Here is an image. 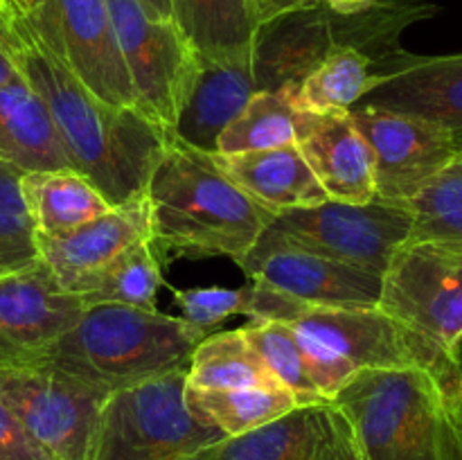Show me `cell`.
Returning a JSON list of instances; mask_svg holds the SVG:
<instances>
[{"instance_id":"obj_36","label":"cell","mask_w":462,"mask_h":460,"mask_svg":"<svg viewBox=\"0 0 462 460\" xmlns=\"http://www.w3.org/2000/svg\"><path fill=\"white\" fill-rule=\"evenodd\" d=\"M248 3H251L253 18H255L257 25H262V23L271 21L275 16H282V14L316 7L323 0H248Z\"/></svg>"},{"instance_id":"obj_35","label":"cell","mask_w":462,"mask_h":460,"mask_svg":"<svg viewBox=\"0 0 462 460\" xmlns=\"http://www.w3.org/2000/svg\"><path fill=\"white\" fill-rule=\"evenodd\" d=\"M0 460H57L0 401Z\"/></svg>"},{"instance_id":"obj_14","label":"cell","mask_w":462,"mask_h":460,"mask_svg":"<svg viewBox=\"0 0 462 460\" xmlns=\"http://www.w3.org/2000/svg\"><path fill=\"white\" fill-rule=\"evenodd\" d=\"M84 309L41 257L0 275V370L48 361Z\"/></svg>"},{"instance_id":"obj_7","label":"cell","mask_w":462,"mask_h":460,"mask_svg":"<svg viewBox=\"0 0 462 460\" xmlns=\"http://www.w3.org/2000/svg\"><path fill=\"white\" fill-rule=\"evenodd\" d=\"M188 368L113 391L99 418L93 460H180L224 437L189 410Z\"/></svg>"},{"instance_id":"obj_27","label":"cell","mask_w":462,"mask_h":460,"mask_svg":"<svg viewBox=\"0 0 462 460\" xmlns=\"http://www.w3.org/2000/svg\"><path fill=\"white\" fill-rule=\"evenodd\" d=\"M162 284V264L153 253L152 242L144 239L90 275L77 296L84 307L125 305L156 311V293Z\"/></svg>"},{"instance_id":"obj_4","label":"cell","mask_w":462,"mask_h":460,"mask_svg":"<svg viewBox=\"0 0 462 460\" xmlns=\"http://www.w3.org/2000/svg\"><path fill=\"white\" fill-rule=\"evenodd\" d=\"M436 14L424 0H374L364 12H332L323 3L282 14L257 25L251 45L255 93H289L338 48H356L374 61V72L400 57L402 30Z\"/></svg>"},{"instance_id":"obj_43","label":"cell","mask_w":462,"mask_h":460,"mask_svg":"<svg viewBox=\"0 0 462 460\" xmlns=\"http://www.w3.org/2000/svg\"><path fill=\"white\" fill-rule=\"evenodd\" d=\"M248 5H251V3H248Z\"/></svg>"},{"instance_id":"obj_12","label":"cell","mask_w":462,"mask_h":460,"mask_svg":"<svg viewBox=\"0 0 462 460\" xmlns=\"http://www.w3.org/2000/svg\"><path fill=\"white\" fill-rule=\"evenodd\" d=\"M235 264L251 282L266 284L305 305L377 307L382 296L383 278L307 251L280 233L273 221Z\"/></svg>"},{"instance_id":"obj_37","label":"cell","mask_w":462,"mask_h":460,"mask_svg":"<svg viewBox=\"0 0 462 460\" xmlns=\"http://www.w3.org/2000/svg\"><path fill=\"white\" fill-rule=\"evenodd\" d=\"M25 84L23 75L18 72V68L14 66L12 57L0 48V88H9V86Z\"/></svg>"},{"instance_id":"obj_29","label":"cell","mask_w":462,"mask_h":460,"mask_svg":"<svg viewBox=\"0 0 462 460\" xmlns=\"http://www.w3.org/2000/svg\"><path fill=\"white\" fill-rule=\"evenodd\" d=\"M296 140V108L284 93H255L217 140V153L284 147Z\"/></svg>"},{"instance_id":"obj_18","label":"cell","mask_w":462,"mask_h":460,"mask_svg":"<svg viewBox=\"0 0 462 460\" xmlns=\"http://www.w3.org/2000/svg\"><path fill=\"white\" fill-rule=\"evenodd\" d=\"M152 237V215L144 194L113 206L88 224L63 235H39V257L52 269L66 291H79L81 284L111 264L134 244Z\"/></svg>"},{"instance_id":"obj_24","label":"cell","mask_w":462,"mask_h":460,"mask_svg":"<svg viewBox=\"0 0 462 460\" xmlns=\"http://www.w3.org/2000/svg\"><path fill=\"white\" fill-rule=\"evenodd\" d=\"M23 194L39 235H63L111 210L104 194L72 167L23 174Z\"/></svg>"},{"instance_id":"obj_10","label":"cell","mask_w":462,"mask_h":460,"mask_svg":"<svg viewBox=\"0 0 462 460\" xmlns=\"http://www.w3.org/2000/svg\"><path fill=\"white\" fill-rule=\"evenodd\" d=\"M273 225L307 251L383 278L413 233L409 203L325 201L275 215Z\"/></svg>"},{"instance_id":"obj_38","label":"cell","mask_w":462,"mask_h":460,"mask_svg":"<svg viewBox=\"0 0 462 460\" xmlns=\"http://www.w3.org/2000/svg\"><path fill=\"white\" fill-rule=\"evenodd\" d=\"M373 3L374 0H323L325 7L332 9V12H337V14H343V16L364 12V9H368Z\"/></svg>"},{"instance_id":"obj_21","label":"cell","mask_w":462,"mask_h":460,"mask_svg":"<svg viewBox=\"0 0 462 460\" xmlns=\"http://www.w3.org/2000/svg\"><path fill=\"white\" fill-rule=\"evenodd\" d=\"M255 95L248 59L228 63L201 61L197 84L176 120L171 135L188 147L217 153L219 133Z\"/></svg>"},{"instance_id":"obj_19","label":"cell","mask_w":462,"mask_h":460,"mask_svg":"<svg viewBox=\"0 0 462 460\" xmlns=\"http://www.w3.org/2000/svg\"><path fill=\"white\" fill-rule=\"evenodd\" d=\"M300 156L329 201L370 203L374 198L373 152L352 122L350 111H296Z\"/></svg>"},{"instance_id":"obj_15","label":"cell","mask_w":462,"mask_h":460,"mask_svg":"<svg viewBox=\"0 0 462 460\" xmlns=\"http://www.w3.org/2000/svg\"><path fill=\"white\" fill-rule=\"evenodd\" d=\"M30 21L95 97L108 106L138 108L106 0H45L39 16Z\"/></svg>"},{"instance_id":"obj_22","label":"cell","mask_w":462,"mask_h":460,"mask_svg":"<svg viewBox=\"0 0 462 460\" xmlns=\"http://www.w3.org/2000/svg\"><path fill=\"white\" fill-rule=\"evenodd\" d=\"M180 34L206 63L251 57L257 23L248 0H171Z\"/></svg>"},{"instance_id":"obj_40","label":"cell","mask_w":462,"mask_h":460,"mask_svg":"<svg viewBox=\"0 0 462 460\" xmlns=\"http://www.w3.org/2000/svg\"><path fill=\"white\" fill-rule=\"evenodd\" d=\"M9 5L18 18H36L43 9L45 0H9Z\"/></svg>"},{"instance_id":"obj_20","label":"cell","mask_w":462,"mask_h":460,"mask_svg":"<svg viewBox=\"0 0 462 460\" xmlns=\"http://www.w3.org/2000/svg\"><path fill=\"white\" fill-rule=\"evenodd\" d=\"M212 161L244 194L273 215L328 201V194L311 174L296 144L230 156L212 153Z\"/></svg>"},{"instance_id":"obj_33","label":"cell","mask_w":462,"mask_h":460,"mask_svg":"<svg viewBox=\"0 0 462 460\" xmlns=\"http://www.w3.org/2000/svg\"><path fill=\"white\" fill-rule=\"evenodd\" d=\"M174 302L180 307L188 323L203 329H215L230 316H244L246 309V291L242 289H171Z\"/></svg>"},{"instance_id":"obj_30","label":"cell","mask_w":462,"mask_h":460,"mask_svg":"<svg viewBox=\"0 0 462 460\" xmlns=\"http://www.w3.org/2000/svg\"><path fill=\"white\" fill-rule=\"evenodd\" d=\"M409 206L413 212L409 242H433L462 251V152Z\"/></svg>"},{"instance_id":"obj_23","label":"cell","mask_w":462,"mask_h":460,"mask_svg":"<svg viewBox=\"0 0 462 460\" xmlns=\"http://www.w3.org/2000/svg\"><path fill=\"white\" fill-rule=\"evenodd\" d=\"M0 156L25 171L70 167L43 102L27 84L0 88Z\"/></svg>"},{"instance_id":"obj_28","label":"cell","mask_w":462,"mask_h":460,"mask_svg":"<svg viewBox=\"0 0 462 460\" xmlns=\"http://www.w3.org/2000/svg\"><path fill=\"white\" fill-rule=\"evenodd\" d=\"M278 379L271 374L242 329L208 334L189 356L188 388L228 391V388L271 386ZM282 386V383H280Z\"/></svg>"},{"instance_id":"obj_9","label":"cell","mask_w":462,"mask_h":460,"mask_svg":"<svg viewBox=\"0 0 462 460\" xmlns=\"http://www.w3.org/2000/svg\"><path fill=\"white\" fill-rule=\"evenodd\" d=\"M117 48L143 111L171 135L197 84L201 57L174 21H156L140 0H106Z\"/></svg>"},{"instance_id":"obj_13","label":"cell","mask_w":462,"mask_h":460,"mask_svg":"<svg viewBox=\"0 0 462 460\" xmlns=\"http://www.w3.org/2000/svg\"><path fill=\"white\" fill-rule=\"evenodd\" d=\"M350 117L373 152L374 198L411 203L462 152L451 131L406 113L355 106Z\"/></svg>"},{"instance_id":"obj_8","label":"cell","mask_w":462,"mask_h":460,"mask_svg":"<svg viewBox=\"0 0 462 460\" xmlns=\"http://www.w3.org/2000/svg\"><path fill=\"white\" fill-rule=\"evenodd\" d=\"M108 395L52 361L0 370V401L57 460H93Z\"/></svg>"},{"instance_id":"obj_25","label":"cell","mask_w":462,"mask_h":460,"mask_svg":"<svg viewBox=\"0 0 462 460\" xmlns=\"http://www.w3.org/2000/svg\"><path fill=\"white\" fill-rule=\"evenodd\" d=\"M374 61L356 48H338L307 72L287 95L302 113L350 111L374 88Z\"/></svg>"},{"instance_id":"obj_31","label":"cell","mask_w":462,"mask_h":460,"mask_svg":"<svg viewBox=\"0 0 462 460\" xmlns=\"http://www.w3.org/2000/svg\"><path fill=\"white\" fill-rule=\"evenodd\" d=\"M242 329L244 338L260 354L266 368L271 370L278 383L296 395L298 404H319L325 401L319 388L314 386L302 356L300 338L291 325L282 320H251Z\"/></svg>"},{"instance_id":"obj_16","label":"cell","mask_w":462,"mask_h":460,"mask_svg":"<svg viewBox=\"0 0 462 460\" xmlns=\"http://www.w3.org/2000/svg\"><path fill=\"white\" fill-rule=\"evenodd\" d=\"M180 460H364L356 431L334 400L296 406L239 436H224Z\"/></svg>"},{"instance_id":"obj_17","label":"cell","mask_w":462,"mask_h":460,"mask_svg":"<svg viewBox=\"0 0 462 460\" xmlns=\"http://www.w3.org/2000/svg\"><path fill=\"white\" fill-rule=\"evenodd\" d=\"M356 106L422 117L462 140V54L404 52L377 72L374 88Z\"/></svg>"},{"instance_id":"obj_26","label":"cell","mask_w":462,"mask_h":460,"mask_svg":"<svg viewBox=\"0 0 462 460\" xmlns=\"http://www.w3.org/2000/svg\"><path fill=\"white\" fill-rule=\"evenodd\" d=\"M185 397L189 410L206 424L219 428L224 436H239L260 428L300 406L296 395L280 383L228 391L185 388Z\"/></svg>"},{"instance_id":"obj_32","label":"cell","mask_w":462,"mask_h":460,"mask_svg":"<svg viewBox=\"0 0 462 460\" xmlns=\"http://www.w3.org/2000/svg\"><path fill=\"white\" fill-rule=\"evenodd\" d=\"M23 167L0 156V269L7 271L39 260L36 225L23 194Z\"/></svg>"},{"instance_id":"obj_5","label":"cell","mask_w":462,"mask_h":460,"mask_svg":"<svg viewBox=\"0 0 462 460\" xmlns=\"http://www.w3.org/2000/svg\"><path fill=\"white\" fill-rule=\"evenodd\" d=\"M208 334L210 329L158 309L95 305L86 307L48 361L113 392L188 368L189 356Z\"/></svg>"},{"instance_id":"obj_41","label":"cell","mask_w":462,"mask_h":460,"mask_svg":"<svg viewBox=\"0 0 462 460\" xmlns=\"http://www.w3.org/2000/svg\"><path fill=\"white\" fill-rule=\"evenodd\" d=\"M14 18H18V16L12 12V5H9V0H0V21H14Z\"/></svg>"},{"instance_id":"obj_11","label":"cell","mask_w":462,"mask_h":460,"mask_svg":"<svg viewBox=\"0 0 462 460\" xmlns=\"http://www.w3.org/2000/svg\"><path fill=\"white\" fill-rule=\"evenodd\" d=\"M377 307L458 359L462 343V251L409 242L395 253Z\"/></svg>"},{"instance_id":"obj_39","label":"cell","mask_w":462,"mask_h":460,"mask_svg":"<svg viewBox=\"0 0 462 460\" xmlns=\"http://www.w3.org/2000/svg\"><path fill=\"white\" fill-rule=\"evenodd\" d=\"M147 14L156 21H174L171 14V0H140Z\"/></svg>"},{"instance_id":"obj_34","label":"cell","mask_w":462,"mask_h":460,"mask_svg":"<svg viewBox=\"0 0 462 460\" xmlns=\"http://www.w3.org/2000/svg\"><path fill=\"white\" fill-rule=\"evenodd\" d=\"M300 338L302 356H305L307 370H310V377L314 382V386L319 388V392L323 395V400H334L347 383L355 379V374L359 370L341 356L338 352H334L332 347L323 345L316 338L307 336V334L296 332Z\"/></svg>"},{"instance_id":"obj_3","label":"cell","mask_w":462,"mask_h":460,"mask_svg":"<svg viewBox=\"0 0 462 460\" xmlns=\"http://www.w3.org/2000/svg\"><path fill=\"white\" fill-rule=\"evenodd\" d=\"M334 401L364 460H462V382L427 370H359Z\"/></svg>"},{"instance_id":"obj_1","label":"cell","mask_w":462,"mask_h":460,"mask_svg":"<svg viewBox=\"0 0 462 460\" xmlns=\"http://www.w3.org/2000/svg\"><path fill=\"white\" fill-rule=\"evenodd\" d=\"M0 48L43 102L72 170L111 206L144 194L171 135L138 108H116L95 97L30 18L0 23Z\"/></svg>"},{"instance_id":"obj_2","label":"cell","mask_w":462,"mask_h":460,"mask_svg":"<svg viewBox=\"0 0 462 460\" xmlns=\"http://www.w3.org/2000/svg\"><path fill=\"white\" fill-rule=\"evenodd\" d=\"M153 253L165 266L176 257H242L275 219L244 194L212 161L171 135L144 188Z\"/></svg>"},{"instance_id":"obj_6","label":"cell","mask_w":462,"mask_h":460,"mask_svg":"<svg viewBox=\"0 0 462 460\" xmlns=\"http://www.w3.org/2000/svg\"><path fill=\"white\" fill-rule=\"evenodd\" d=\"M244 291V316L282 320L346 356L356 370H427L449 382H462L458 359L379 307L305 305L260 282L246 284Z\"/></svg>"},{"instance_id":"obj_42","label":"cell","mask_w":462,"mask_h":460,"mask_svg":"<svg viewBox=\"0 0 462 460\" xmlns=\"http://www.w3.org/2000/svg\"><path fill=\"white\" fill-rule=\"evenodd\" d=\"M3 273H7V269H0V275H3Z\"/></svg>"}]
</instances>
